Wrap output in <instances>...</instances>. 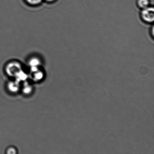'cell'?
I'll return each mask as SVG.
<instances>
[{"label": "cell", "mask_w": 154, "mask_h": 154, "mask_svg": "<svg viewBox=\"0 0 154 154\" xmlns=\"http://www.w3.org/2000/svg\"><path fill=\"white\" fill-rule=\"evenodd\" d=\"M38 67H36V66H32L30 67V70H31V72L33 73L37 71L38 70Z\"/></svg>", "instance_id": "8fae6325"}, {"label": "cell", "mask_w": 154, "mask_h": 154, "mask_svg": "<svg viewBox=\"0 0 154 154\" xmlns=\"http://www.w3.org/2000/svg\"><path fill=\"white\" fill-rule=\"evenodd\" d=\"M8 89L11 92L16 93L19 91L20 89V83L15 80L14 82H9L8 85Z\"/></svg>", "instance_id": "3957f363"}, {"label": "cell", "mask_w": 154, "mask_h": 154, "mask_svg": "<svg viewBox=\"0 0 154 154\" xmlns=\"http://www.w3.org/2000/svg\"><path fill=\"white\" fill-rule=\"evenodd\" d=\"M26 2L32 6H37L39 5L43 1V0H26Z\"/></svg>", "instance_id": "9c48e42d"}, {"label": "cell", "mask_w": 154, "mask_h": 154, "mask_svg": "<svg viewBox=\"0 0 154 154\" xmlns=\"http://www.w3.org/2000/svg\"><path fill=\"white\" fill-rule=\"evenodd\" d=\"M24 82L23 87H22V91L23 93L26 94H30L33 91V87L32 85L29 84L27 81Z\"/></svg>", "instance_id": "8992f818"}, {"label": "cell", "mask_w": 154, "mask_h": 154, "mask_svg": "<svg viewBox=\"0 0 154 154\" xmlns=\"http://www.w3.org/2000/svg\"><path fill=\"white\" fill-rule=\"evenodd\" d=\"M40 64H41V62L40 60L36 57H33L31 58L29 62V64L30 67H32V66L38 67Z\"/></svg>", "instance_id": "52a82bcc"}, {"label": "cell", "mask_w": 154, "mask_h": 154, "mask_svg": "<svg viewBox=\"0 0 154 154\" xmlns=\"http://www.w3.org/2000/svg\"><path fill=\"white\" fill-rule=\"evenodd\" d=\"M141 20L147 24H152L154 21V9L153 7H149L141 10L140 13Z\"/></svg>", "instance_id": "6da1fadb"}, {"label": "cell", "mask_w": 154, "mask_h": 154, "mask_svg": "<svg viewBox=\"0 0 154 154\" xmlns=\"http://www.w3.org/2000/svg\"><path fill=\"white\" fill-rule=\"evenodd\" d=\"M16 81L20 83L21 82H25L26 81L28 78V75L25 72L21 70L17 73L15 75Z\"/></svg>", "instance_id": "277c9868"}, {"label": "cell", "mask_w": 154, "mask_h": 154, "mask_svg": "<svg viewBox=\"0 0 154 154\" xmlns=\"http://www.w3.org/2000/svg\"><path fill=\"white\" fill-rule=\"evenodd\" d=\"M47 2H49V3H52L56 1L57 0H45Z\"/></svg>", "instance_id": "7c38bea8"}, {"label": "cell", "mask_w": 154, "mask_h": 154, "mask_svg": "<svg viewBox=\"0 0 154 154\" xmlns=\"http://www.w3.org/2000/svg\"><path fill=\"white\" fill-rule=\"evenodd\" d=\"M7 153H8V154H16V149L13 148H10L8 149Z\"/></svg>", "instance_id": "30bf717a"}, {"label": "cell", "mask_w": 154, "mask_h": 154, "mask_svg": "<svg viewBox=\"0 0 154 154\" xmlns=\"http://www.w3.org/2000/svg\"><path fill=\"white\" fill-rule=\"evenodd\" d=\"M44 73L38 70L35 72L34 73L33 78H34V80L35 81H41L42 79H43V78H44Z\"/></svg>", "instance_id": "ba28073f"}, {"label": "cell", "mask_w": 154, "mask_h": 154, "mask_svg": "<svg viewBox=\"0 0 154 154\" xmlns=\"http://www.w3.org/2000/svg\"><path fill=\"white\" fill-rule=\"evenodd\" d=\"M22 70L21 65L17 62L10 63L6 66V72L8 75L15 77L17 73Z\"/></svg>", "instance_id": "7a4b0ae2"}, {"label": "cell", "mask_w": 154, "mask_h": 154, "mask_svg": "<svg viewBox=\"0 0 154 154\" xmlns=\"http://www.w3.org/2000/svg\"><path fill=\"white\" fill-rule=\"evenodd\" d=\"M136 4L139 8L142 10L150 6L149 0H137Z\"/></svg>", "instance_id": "5b68a950"}]
</instances>
